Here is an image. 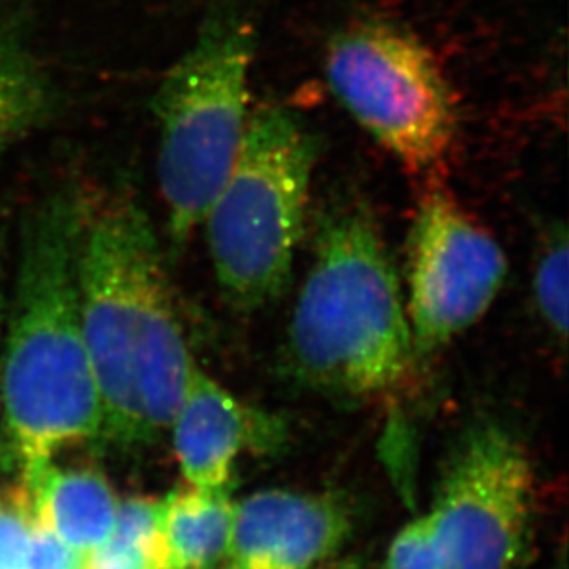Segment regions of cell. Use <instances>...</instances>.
Wrapping results in <instances>:
<instances>
[{
    "label": "cell",
    "instance_id": "cell-5",
    "mask_svg": "<svg viewBox=\"0 0 569 569\" xmlns=\"http://www.w3.org/2000/svg\"><path fill=\"white\" fill-rule=\"evenodd\" d=\"M317 153L316 134L290 109L263 106L249 117L203 220L216 279L232 307L257 310L288 288Z\"/></svg>",
    "mask_w": 569,
    "mask_h": 569
},
{
    "label": "cell",
    "instance_id": "cell-17",
    "mask_svg": "<svg viewBox=\"0 0 569 569\" xmlns=\"http://www.w3.org/2000/svg\"><path fill=\"white\" fill-rule=\"evenodd\" d=\"M32 523L24 490L0 498V569H24Z\"/></svg>",
    "mask_w": 569,
    "mask_h": 569
},
{
    "label": "cell",
    "instance_id": "cell-12",
    "mask_svg": "<svg viewBox=\"0 0 569 569\" xmlns=\"http://www.w3.org/2000/svg\"><path fill=\"white\" fill-rule=\"evenodd\" d=\"M58 106L54 76L24 27L0 17V161L49 124Z\"/></svg>",
    "mask_w": 569,
    "mask_h": 569
},
{
    "label": "cell",
    "instance_id": "cell-6",
    "mask_svg": "<svg viewBox=\"0 0 569 569\" xmlns=\"http://www.w3.org/2000/svg\"><path fill=\"white\" fill-rule=\"evenodd\" d=\"M325 67L339 102L409 173L445 167L459 137L457 102L436 54L411 30L355 22L328 43Z\"/></svg>",
    "mask_w": 569,
    "mask_h": 569
},
{
    "label": "cell",
    "instance_id": "cell-9",
    "mask_svg": "<svg viewBox=\"0 0 569 569\" xmlns=\"http://www.w3.org/2000/svg\"><path fill=\"white\" fill-rule=\"evenodd\" d=\"M355 529L333 492L266 489L234 503L227 557L237 569H313L343 549Z\"/></svg>",
    "mask_w": 569,
    "mask_h": 569
},
{
    "label": "cell",
    "instance_id": "cell-15",
    "mask_svg": "<svg viewBox=\"0 0 569 569\" xmlns=\"http://www.w3.org/2000/svg\"><path fill=\"white\" fill-rule=\"evenodd\" d=\"M568 232L553 227L546 234L532 271V301L549 336L565 347L568 336Z\"/></svg>",
    "mask_w": 569,
    "mask_h": 569
},
{
    "label": "cell",
    "instance_id": "cell-3",
    "mask_svg": "<svg viewBox=\"0 0 569 569\" xmlns=\"http://www.w3.org/2000/svg\"><path fill=\"white\" fill-rule=\"evenodd\" d=\"M406 299L371 207L341 196L317 220L312 266L286 330L301 386L349 400L400 391L417 366Z\"/></svg>",
    "mask_w": 569,
    "mask_h": 569
},
{
    "label": "cell",
    "instance_id": "cell-11",
    "mask_svg": "<svg viewBox=\"0 0 569 569\" xmlns=\"http://www.w3.org/2000/svg\"><path fill=\"white\" fill-rule=\"evenodd\" d=\"M24 495L33 523L81 553L91 555L113 532L120 501L102 473L89 468H58L39 473Z\"/></svg>",
    "mask_w": 569,
    "mask_h": 569
},
{
    "label": "cell",
    "instance_id": "cell-19",
    "mask_svg": "<svg viewBox=\"0 0 569 569\" xmlns=\"http://www.w3.org/2000/svg\"><path fill=\"white\" fill-rule=\"evenodd\" d=\"M4 237L0 232V366H2V328H4Z\"/></svg>",
    "mask_w": 569,
    "mask_h": 569
},
{
    "label": "cell",
    "instance_id": "cell-2",
    "mask_svg": "<svg viewBox=\"0 0 569 569\" xmlns=\"http://www.w3.org/2000/svg\"><path fill=\"white\" fill-rule=\"evenodd\" d=\"M0 409L4 456L27 490L70 446L102 439L78 288L76 190L50 193L21 232Z\"/></svg>",
    "mask_w": 569,
    "mask_h": 569
},
{
    "label": "cell",
    "instance_id": "cell-10",
    "mask_svg": "<svg viewBox=\"0 0 569 569\" xmlns=\"http://www.w3.org/2000/svg\"><path fill=\"white\" fill-rule=\"evenodd\" d=\"M170 430L179 470L189 487L231 489L238 457L266 453L284 441V426L260 409L249 408L214 378L193 366Z\"/></svg>",
    "mask_w": 569,
    "mask_h": 569
},
{
    "label": "cell",
    "instance_id": "cell-1",
    "mask_svg": "<svg viewBox=\"0 0 569 569\" xmlns=\"http://www.w3.org/2000/svg\"><path fill=\"white\" fill-rule=\"evenodd\" d=\"M78 288L102 403V439L153 445L193 363L150 216L124 189L76 190Z\"/></svg>",
    "mask_w": 569,
    "mask_h": 569
},
{
    "label": "cell",
    "instance_id": "cell-16",
    "mask_svg": "<svg viewBox=\"0 0 569 569\" xmlns=\"http://www.w3.org/2000/svg\"><path fill=\"white\" fill-rule=\"evenodd\" d=\"M383 569H442L430 515L417 516L392 538Z\"/></svg>",
    "mask_w": 569,
    "mask_h": 569
},
{
    "label": "cell",
    "instance_id": "cell-20",
    "mask_svg": "<svg viewBox=\"0 0 569 569\" xmlns=\"http://www.w3.org/2000/svg\"><path fill=\"white\" fill-rule=\"evenodd\" d=\"M313 569H361V566L358 562H352V560H339V562H325V565L317 566Z\"/></svg>",
    "mask_w": 569,
    "mask_h": 569
},
{
    "label": "cell",
    "instance_id": "cell-8",
    "mask_svg": "<svg viewBox=\"0 0 569 569\" xmlns=\"http://www.w3.org/2000/svg\"><path fill=\"white\" fill-rule=\"evenodd\" d=\"M507 277L500 243L450 192L420 199L409 231L408 310L417 360L436 355L489 312Z\"/></svg>",
    "mask_w": 569,
    "mask_h": 569
},
{
    "label": "cell",
    "instance_id": "cell-14",
    "mask_svg": "<svg viewBox=\"0 0 569 569\" xmlns=\"http://www.w3.org/2000/svg\"><path fill=\"white\" fill-rule=\"evenodd\" d=\"M87 569H162L159 500L120 501L113 532L89 555Z\"/></svg>",
    "mask_w": 569,
    "mask_h": 569
},
{
    "label": "cell",
    "instance_id": "cell-13",
    "mask_svg": "<svg viewBox=\"0 0 569 569\" xmlns=\"http://www.w3.org/2000/svg\"><path fill=\"white\" fill-rule=\"evenodd\" d=\"M231 489L176 490L159 500L162 569H212L231 542Z\"/></svg>",
    "mask_w": 569,
    "mask_h": 569
},
{
    "label": "cell",
    "instance_id": "cell-18",
    "mask_svg": "<svg viewBox=\"0 0 569 569\" xmlns=\"http://www.w3.org/2000/svg\"><path fill=\"white\" fill-rule=\"evenodd\" d=\"M89 555L70 548L69 543L32 523L24 569H87Z\"/></svg>",
    "mask_w": 569,
    "mask_h": 569
},
{
    "label": "cell",
    "instance_id": "cell-21",
    "mask_svg": "<svg viewBox=\"0 0 569 569\" xmlns=\"http://www.w3.org/2000/svg\"><path fill=\"white\" fill-rule=\"evenodd\" d=\"M223 569H237V568H234V566H231V568H223Z\"/></svg>",
    "mask_w": 569,
    "mask_h": 569
},
{
    "label": "cell",
    "instance_id": "cell-4",
    "mask_svg": "<svg viewBox=\"0 0 569 569\" xmlns=\"http://www.w3.org/2000/svg\"><path fill=\"white\" fill-rule=\"evenodd\" d=\"M254 41L240 11L218 8L157 87V178L176 246L203 223L237 159L249 122Z\"/></svg>",
    "mask_w": 569,
    "mask_h": 569
},
{
    "label": "cell",
    "instance_id": "cell-7",
    "mask_svg": "<svg viewBox=\"0 0 569 569\" xmlns=\"http://www.w3.org/2000/svg\"><path fill=\"white\" fill-rule=\"evenodd\" d=\"M442 569H520L535 515V470L520 439L481 419L457 437L433 507Z\"/></svg>",
    "mask_w": 569,
    "mask_h": 569
}]
</instances>
